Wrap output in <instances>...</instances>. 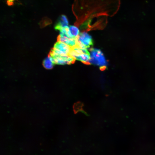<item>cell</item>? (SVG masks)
<instances>
[{
	"instance_id": "obj_6",
	"label": "cell",
	"mask_w": 155,
	"mask_h": 155,
	"mask_svg": "<svg viewBox=\"0 0 155 155\" xmlns=\"http://www.w3.org/2000/svg\"><path fill=\"white\" fill-rule=\"evenodd\" d=\"M69 21L66 16L62 15L55 24L54 28L55 30H61L63 28L68 27Z\"/></svg>"
},
{
	"instance_id": "obj_3",
	"label": "cell",
	"mask_w": 155,
	"mask_h": 155,
	"mask_svg": "<svg viewBox=\"0 0 155 155\" xmlns=\"http://www.w3.org/2000/svg\"><path fill=\"white\" fill-rule=\"evenodd\" d=\"M92 37L86 32L80 33L77 38V45L83 48H89L93 45Z\"/></svg>"
},
{
	"instance_id": "obj_12",
	"label": "cell",
	"mask_w": 155,
	"mask_h": 155,
	"mask_svg": "<svg viewBox=\"0 0 155 155\" xmlns=\"http://www.w3.org/2000/svg\"><path fill=\"white\" fill-rule=\"evenodd\" d=\"M7 5L9 6H13L14 5L13 1H11L9 0H7L6 2Z\"/></svg>"
},
{
	"instance_id": "obj_9",
	"label": "cell",
	"mask_w": 155,
	"mask_h": 155,
	"mask_svg": "<svg viewBox=\"0 0 155 155\" xmlns=\"http://www.w3.org/2000/svg\"><path fill=\"white\" fill-rule=\"evenodd\" d=\"M84 106V103L81 101H78L74 103L73 106L74 113L76 114L79 112H81L86 115L88 116L87 113L84 111L83 108Z\"/></svg>"
},
{
	"instance_id": "obj_10",
	"label": "cell",
	"mask_w": 155,
	"mask_h": 155,
	"mask_svg": "<svg viewBox=\"0 0 155 155\" xmlns=\"http://www.w3.org/2000/svg\"><path fill=\"white\" fill-rule=\"evenodd\" d=\"M54 64L50 58L48 56L43 60L42 63L44 67L47 69H52Z\"/></svg>"
},
{
	"instance_id": "obj_5",
	"label": "cell",
	"mask_w": 155,
	"mask_h": 155,
	"mask_svg": "<svg viewBox=\"0 0 155 155\" xmlns=\"http://www.w3.org/2000/svg\"><path fill=\"white\" fill-rule=\"evenodd\" d=\"M69 55L75 60L80 61L85 64H90L89 61L90 58V54L85 53L77 54L71 49Z\"/></svg>"
},
{
	"instance_id": "obj_4",
	"label": "cell",
	"mask_w": 155,
	"mask_h": 155,
	"mask_svg": "<svg viewBox=\"0 0 155 155\" xmlns=\"http://www.w3.org/2000/svg\"><path fill=\"white\" fill-rule=\"evenodd\" d=\"M52 49L57 53L69 55L71 47L62 42L57 41Z\"/></svg>"
},
{
	"instance_id": "obj_1",
	"label": "cell",
	"mask_w": 155,
	"mask_h": 155,
	"mask_svg": "<svg viewBox=\"0 0 155 155\" xmlns=\"http://www.w3.org/2000/svg\"><path fill=\"white\" fill-rule=\"evenodd\" d=\"M90 58L89 61L90 64L98 66L101 70L106 69L107 62L103 53L98 49L92 48L90 49Z\"/></svg>"
},
{
	"instance_id": "obj_7",
	"label": "cell",
	"mask_w": 155,
	"mask_h": 155,
	"mask_svg": "<svg viewBox=\"0 0 155 155\" xmlns=\"http://www.w3.org/2000/svg\"><path fill=\"white\" fill-rule=\"evenodd\" d=\"M57 41L64 43L71 47L77 45V38H72L67 37L61 36L59 35L57 37Z\"/></svg>"
},
{
	"instance_id": "obj_13",
	"label": "cell",
	"mask_w": 155,
	"mask_h": 155,
	"mask_svg": "<svg viewBox=\"0 0 155 155\" xmlns=\"http://www.w3.org/2000/svg\"><path fill=\"white\" fill-rule=\"evenodd\" d=\"M11 1H15V0H9Z\"/></svg>"
},
{
	"instance_id": "obj_8",
	"label": "cell",
	"mask_w": 155,
	"mask_h": 155,
	"mask_svg": "<svg viewBox=\"0 0 155 155\" xmlns=\"http://www.w3.org/2000/svg\"><path fill=\"white\" fill-rule=\"evenodd\" d=\"M68 33L70 38L76 39L80 33L79 30L77 27L71 25L69 27Z\"/></svg>"
},
{
	"instance_id": "obj_2",
	"label": "cell",
	"mask_w": 155,
	"mask_h": 155,
	"mask_svg": "<svg viewBox=\"0 0 155 155\" xmlns=\"http://www.w3.org/2000/svg\"><path fill=\"white\" fill-rule=\"evenodd\" d=\"M54 64L64 65L73 63L75 59L68 55L59 54L54 52L52 49L48 56Z\"/></svg>"
},
{
	"instance_id": "obj_11",
	"label": "cell",
	"mask_w": 155,
	"mask_h": 155,
	"mask_svg": "<svg viewBox=\"0 0 155 155\" xmlns=\"http://www.w3.org/2000/svg\"><path fill=\"white\" fill-rule=\"evenodd\" d=\"M52 23V22L51 19L47 17H44L42 18L39 24L40 27L42 28L51 24Z\"/></svg>"
}]
</instances>
